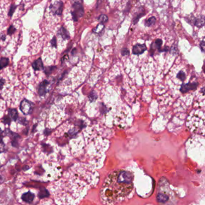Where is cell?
Segmentation results:
<instances>
[{
	"mask_svg": "<svg viewBox=\"0 0 205 205\" xmlns=\"http://www.w3.org/2000/svg\"><path fill=\"white\" fill-rule=\"evenodd\" d=\"M48 196H49V193L48 192L47 190H45V189H44V190H41L40 191V193H39V197L41 199L46 197H48Z\"/></svg>",
	"mask_w": 205,
	"mask_h": 205,
	"instance_id": "2e32d148",
	"label": "cell"
},
{
	"mask_svg": "<svg viewBox=\"0 0 205 205\" xmlns=\"http://www.w3.org/2000/svg\"><path fill=\"white\" fill-rule=\"evenodd\" d=\"M20 110L24 115L30 114L33 110V104L30 101L25 99L21 101L20 104Z\"/></svg>",
	"mask_w": 205,
	"mask_h": 205,
	"instance_id": "3957f363",
	"label": "cell"
},
{
	"mask_svg": "<svg viewBox=\"0 0 205 205\" xmlns=\"http://www.w3.org/2000/svg\"><path fill=\"white\" fill-rule=\"evenodd\" d=\"M122 54L123 55H126L129 54V50H128V49L124 48L122 50Z\"/></svg>",
	"mask_w": 205,
	"mask_h": 205,
	"instance_id": "cb8c5ba5",
	"label": "cell"
},
{
	"mask_svg": "<svg viewBox=\"0 0 205 205\" xmlns=\"http://www.w3.org/2000/svg\"><path fill=\"white\" fill-rule=\"evenodd\" d=\"M54 67H48L45 70V73L46 75H50L51 73H52V71H53Z\"/></svg>",
	"mask_w": 205,
	"mask_h": 205,
	"instance_id": "ffe728a7",
	"label": "cell"
},
{
	"mask_svg": "<svg viewBox=\"0 0 205 205\" xmlns=\"http://www.w3.org/2000/svg\"><path fill=\"white\" fill-rule=\"evenodd\" d=\"M2 139H3V136H2V131L0 129V142H2Z\"/></svg>",
	"mask_w": 205,
	"mask_h": 205,
	"instance_id": "f1b7e54d",
	"label": "cell"
},
{
	"mask_svg": "<svg viewBox=\"0 0 205 205\" xmlns=\"http://www.w3.org/2000/svg\"><path fill=\"white\" fill-rule=\"evenodd\" d=\"M1 163H0V167H1Z\"/></svg>",
	"mask_w": 205,
	"mask_h": 205,
	"instance_id": "4dcf8cb0",
	"label": "cell"
},
{
	"mask_svg": "<svg viewBox=\"0 0 205 205\" xmlns=\"http://www.w3.org/2000/svg\"><path fill=\"white\" fill-rule=\"evenodd\" d=\"M34 199V194L30 191L24 193L22 196V199L25 202L31 203L32 202Z\"/></svg>",
	"mask_w": 205,
	"mask_h": 205,
	"instance_id": "8992f818",
	"label": "cell"
},
{
	"mask_svg": "<svg viewBox=\"0 0 205 205\" xmlns=\"http://www.w3.org/2000/svg\"><path fill=\"white\" fill-rule=\"evenodd\" d=\"M155 22H156L155 17L152 16V17H150L149 19H148L146 21L145 25H146V26L150 27V26H152V25H154V23H155Z\"/></svg>",
	"mask_w": 205,
	"mask_h": 205,
	"instance_id": "4fadbf2b",
	"label": "cell"
},
{
	"mask_svg": "<svg viewBox=\"0 0 205 205\" xmlns=\"http://www.w3.org/2000/svg\"><path fill=\"white\" fill-rule=\"evenodd\" d=\"M4 181V178L2 176H0V183H2Z\"/></svg>",
	"mask_w": 205,
	"mask_h": 205,
	"instance_id": "f546056e",
	"label": "cell"
},
{
	"mask_svg": "<svg viewBox=\"0 0 205 205\" xmlns=\"http://www.w3.org/2000/svg\"><path fill=\"white\" fill-rule=\"evenodd\" d=\"M58 34H59L60 36L62 37V38L64 39V40H65V39L69 38L70 37L69 33H68L67 30H66L64 28H63V27H61V28H60Z\"/></svg>",
	"mask_w": 205,
	"mask_h": 205,
	"instance_id": "8fae6325",
	"label": "cell"
},
{
	"mask_svg": "<svg viewBox=\"0 0 205 205\" xmlns=\"http://www.w3.org/2000/svg\"><path fill=\"white\" fill-rule=\"evenodd\" d=\"M134 176L129 171L120 170L111 173L105 179L100 191V197L105 205H116L131 196Z\"/></svg>",
	"mask_w": 205,
	"mask_h": 205,
	"instance_id": "6da1fadb",
	"label": "cell"
},
{
	"mask_svg": "<svg viewBox=\"0 0 205 205\" xmlns=\"http://www.w3.org/2000/svg\"><path fill=\"white\" fill-rule=\"evenodd\" d=\"M146 49H147V48H146L145 44H137L135 45L132 48V52L135 55H140L146 51Z\"/></svg>",
	"mask_w": 205,
	"mask_h": 205,
	"instance_id": "277c9868",
	"label": "cell"
},
{
	"mask_svg": "<svg viewBox=\"0 0 205 205\" xmlns=\"http://www.w3.org/2000/svg\"><path fill=\"white\" fill-rule=\"evenodd\" d=\"M51 44H52V45L53 46L56 47L57 43H56V38H55V37H54L53 39H52V40Z\"/></svg>",
	"mask_w": 205,
	"mask_h": 205,
	"instance_id": "484cf974",
	"label": "cell"
},
{
	"mask_svg": "<svg viewBox=\"0 0 205 205\" xmlns=\"http://www.w3.org/2000/svg\"><path fill=\"white\" fill-rule=\"evenodd\" d=\"M3 122L5 124H10L11 122V119L9 116H5L3 118Z\"/></svg>",
	"mask_w": 205,
	"mask_h": 205,
	"instance_id": "ac0fdd59",
	"label": "cell"
},
{
	"mask_svg": "<svg viewBox=\"0 0 205 205\" xmlns=\"http://www.w3.org/2000/svg\"><path fill=\"white\" fill-rule=\"evenodd\" d=\"M15 31V28L13 26H10V27L8 30V34L10 35L12 34L13 33H14Z\"/></svg>",
	"mask_w": 205,
	"mask_h": 205,
	"instance_id": "603a6c76",
	"label": "cell"
},
{
	"mask_svg": "<svg viewBox=\"0 0 205 205\" xmlns=\"http://www.w3.org/2000/svg\"><path fill=\"white\" fill-rule=\"evenodd\" d=\"M73 7L74 10L72 11V14L73 19L75 21H77L79 17H81L84 15V9L82 5L79 3H75L73 4Z\"/></svg>",
	"mask_w": 205,
	"mask_h": 205,
	"instance_id": "7a4b0ae2",
	"label": "cell"
},
{
	"mask_svg": "<svg viewBox=\"0 0 205 205\" xmlns=\"http://www.w3.org/2000/svg\"><path fill=\"white\" fill-rule=\"evenodd\" d=\"M9 59L7 58H1L0 59V70L3 69L9 64Z\"/></svg>",
	"mask_w": 205,
	"mask_h": 205,
	"instance_id": "7c38bea8",
	"label": "cell"
},
{
	"mask_svg": "<svg viewBox=\"0 0 205 205\" xmlns=\"http://www.w3.org/2000/svg\"><path fill=\"white\" fill-rule=\"evenodd\" d=\"M143 15H144V13H138V14L136 15L135 17V18L134 19V24H136V23L138 22V21H139V19H140V17H141L142 16H143Z\"/></svg>",
	"mask_w": 205,
	"mask_h": 205,
	"instance_id": "e0dca14e",
	"label": "cell"
},
{
	"mask_svg": "<svg viewBox=\"0 0 205 205\" xmlns=\"http://www.w3.org/2000/svg\"><path fill=\"white\" fill-rule=\"evenodd\" d=\"M15 8H16V7H15V5H12V6H11V8L10 10V13H9V15H10V16L12 15L13 13L14 12V11H15Z\"/></svg>",
	"mask_w": 205,
	"mask_h": 205,
	"instance_id": "d4e9b609",
	"label": "cell"
},
{
	"mask_svg": "<svg viewBox=\"0 0 205 205\" xmlns=\"http://www.w3.org/2000/svg\"><path fill=\"white\" fill-rule=\"evenodd\" d=\"M204 40H203L202 43H200V48H202V50L203 51H204Z\"/></svg>",
	"mask_w": 205,
	"mask_h": 205,
	"instance_id": "83f0119b",
	"label": "cell"
},
{
	"mask_svg": "<svg viewBox=\"0 0 205 205\" xmlns=\"http://www.w3.org/2000/svg\"><path fill=\"white\" fill-rule=\"evenodd\" d=\"M5 151V144L3 142H0V153Z\"/></svg>",
	"mask_w": 205,
	"mask_h": 205,
	"instance_id": "7402d4cb",
	"label": "cell"
},
{
	"mask_svg": "<svg viewBox=\"0 0 205 205\" xmlns=\"http://www.w3.org/2000/svg\"><path fill=\"white\" fill-rule=\"evenodd\" d=\"M105 25L102 24V23H99V25H97V26L95 28H94L93 30V31L95 33H100L101 32H102V30L104 29Z\"/></svg>",
	"mask_w": 205,
	"mask_h": 205,
	"instance_id": "5bb4252c",
	"label": "cell"
},
{
	"mask_svg": "<svg viewBox=\"0 0 205 205\" xmlns=\"http://www.w3.org/2000/svg\"><path fill=\"white\" fill-rule=\"evenodd\" d=\"M32 66L33 68H34V70H36V71L43 69L44 66H43V62L41 58H39V59L36 60V61L33 63Z\"/></svg>",
	"mask_w": 205,
	"mask_h": 205,
	"instance_id": "ba28073f",
	"label": "cell"
},
{
	"mask_svg": "<svg viewBox=\"0 0 205 205\" xmlns=\"http://www.w3.org/2000/svg\"><path fill=\"white\" fill-rule=\"evenodd\" d=\"M156 47H157V48H159L161 46L162 44H163V42H162V40L161 39H158L155 41V43Z\"/></svg>",
	"mask_w": 205,
	"mask_h": 205,
	"instance_id": "d6986e66",
	"label": "cell"
},
{
	"mask_svg": "<svg viewBox=\"0 0 205 205\" xmlns=\"http://www.w3.org/2000/svg\"><path fill=\"white\" fill-rule=\"evenodd\" d=\"M4 83V80L3 79H0V89H1L3 87Z\"/></svg>",
	"mask_w": 205,
	"mask_h": 205,
	"instance_id": "4316f807",
	"label": "cell"
},
{
	"mask_svg": "<svg viewBox=\"0 0 205 205\" xmlns=\"http://www.w3.org/2000/svg\"><path fill=\"white\" fill-rule=\"evenodd\" d=\"M177 77H178V78H179L180 79H181L182 81H183L185 78V73H182V72H181V73H179L178 74Z\"/></svg>",
	"mask_w": 205,
	"mask_h": 205,
	"instance_id": "44dd1931",
	"label": "cell"
},
{
	"mask_svg": "<svg viewBox=\"0 0 205 205\" xmlns=\"http://www.w3.org/2000/svg\"><path fill=\"white\" fill-rule=\"evenodd\" d=\"M49 84V82L47 81H43L42 83L40 84L39 87L38 92L40 96H43L45 94L46 92V87Z\"/></svg>",
	"mask_w": 205,
	"mask_h": 205,
	"instance_id": "5b68a950",
	"label": "cell"
},
{
	"mask_svg": "<svg viewBox=\"0 0 205 205\" xmlns=\"http://www.w3.org/2000/svg\"><path fill=\"white\" fill-rule=\"evenodd\" d=\"M205 23V19L204 16L203 15H200L198 17H197L195 20L194 25H196L198 28H201L204 25Z\"/></svg>",
	"mask_w": 205,
	"mask_h": 205,
	"instance_id": "52a82bcc",
	"label": "cell"
},
{
	"mask_svg": "<svg viewBox=\"0 0 205 205\" xmlns=\"http://www.w3.org/2000/svg\"><path fill=\"white\" fill-rule=\"evenodd\" d=\"M196 88V83H187L183 85L182 86L181 88V91L182 92H188V91L191 90V89H195Z\"/></svg>",
	"mask_w": 205,
	"mask_h": 205,
	"instance_id": "9c48e42d",
	"label": "cell"
},
{
	"mask_svg": "<svg viewBox=\"0 0 205 205\" xmlns=\"http://www.w3.org/2000/svg\"><path fill=\"white\" fill-rule=\"evenodd\" d=\"M10 118L13 121H16L18 118V113L17 111L15 109H10L9 110Z\"/></svg>",
	"mask_w": 205,
	"mask_h": 205,
	"instance_id": "30bf717a",
	"label": "cell"
},
{
	"mask_svg": "<svg viewBox=\"0 0 205 205\" xmlns=\"http://www.w3.org/2000/svg\"><path fill=\"white\" fill-rule=\"evenodd\" d=\"M98 21L101 23H102L103 24V23L108 22V17L107 15H103V14L101 15L98 17Z\"/></svg>",
	"mask_w": 205,
	"mask_h": 205,
	"instance_id": "9a60e30c",
	"label": "cell"
}]
</instances>
